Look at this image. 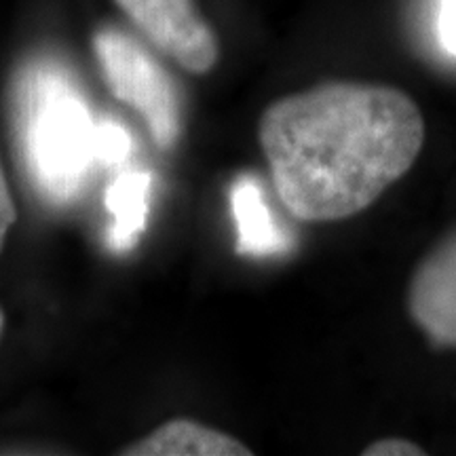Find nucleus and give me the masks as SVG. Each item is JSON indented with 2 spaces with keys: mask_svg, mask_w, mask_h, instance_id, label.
Returning a JSON list of instances; mask_svg holds the SVG:
<instances>
[{
  "mask_svg": "<svg viewBox=\"0 0 456 456\" xmlns=\"http://www.w3.org/2000/svg\"><path fill=\"white\" fill-rule=\"evenodd\" d=\"M123 456H249L252 450L231 433L192 419H171L148 436L131 442Z\"/></svg>",
  "mask_w": 456,
  "mask_h": 456,
  "instance_id": "nucleus-6",
  "label": "nucleus"
},
{
  "mask_svg": "<svg viewBox=\"0 0 456 456\" xmlns=\"http://www.w3.org/2000/svg\"><path fill=\"white\" fill-rule=\"evenodd\" d=\"M258 142L283 208L323 224L366 212L412 169L425 118L391 85L328 81L266 106Z\"/></svg>",
  "mask_w": 456,
  "mask_h": 456,
  "instance_id": "nucleus-1",
  "label": "nucleus"
},
{
  "mask_svg": "<svg viewBox=\"0 0 456 456\" xmlns=\"http://www.w3.org/2000/svg\"><path fill=\"white\" fill-rule=\"evenodd\" d=\"M20 129L28 174L49 201L81 191L95 159V121L64 72L49 64L21 78Z\"/></svg>",
  "mask_w": 456,
  "mask_h": 456,
  "instance_id": "nucleus-2",
  "label": "nucleus"
},
{
  "mask_svg": "<svg viewBox=\"0 0 456 456\" xmlns=\"http://www.w3.org/2000/svg\"><path fill=\"white\" fill-rule=\"evenodd\" d=\"M131 152V135L118 121L106 118L95 125V159L106 167H117L127 161Z\"/></svg>",
  "mask_w": 456,
  "mask_h": 456,
  "instance_id": "nucleus-9",
  "label": "nucleus"
},
{
  "mask_svg": "<svg viewBox=\"0 0 456 456\" xmlns=\"http://www.w3.org/2000/svg\"><path fill=\"white\" fill-rule=\"evenodd\" d=\"M94 51L110 94L140 114L157 148L171 151L182 135V108L169 74L140 43L114 28L98 30Z\"/></svg>",
  "mask_w": 456,
  "mask_h": 456,
  "instance_id": "nucleus-3",
  "label": "nucleus"
},
{
  "mask_svg": "<svg viewBox=\"0 0 456 456\" xmlns=\"http://www.w3.org/2000/svg\"><path fill=\"white\" fill-rule=\"evenodd\" d=\"M159 51L186 72L208 74L220 57L218 37L192 0H114Z\"/></svg>",
  "mask_w": 456,
  "mask_h": 456,
  "instance_id": "nucleus-4",
  "label": "nucleus"
},
{
  "mask_svg": "<svg viewBox=\"0 0 456 456\" xmlns=\"http://www.w3.org/2000/svg\"><path fill=\"white\" fill-rule=\"evenodd\" d=\"M3 328H4V313L0 309V334H3Z\"/></svg>",
  "mask_w": 456,
  "mask_h": 456,
  "instance_id": "nucleus-13",
  "label": "nucleus"
},
{
  "mask_svg": "<svg viewBox=\"0 0 456 456\" xmlns=\"http://www.w3.org/2000/svg\"><path fill=\"white\" fill-rule=\"evenodd\" d=\"M363 456H425L427 450L420 444L403 440V437H383L368 444L362 450Z\"/></svg>",
  "mask_w": 456,
  "mask_h": 456,
  "instance_id": "nucleus-10",
  "label": "nucleus"
},
{
  "mask_svg": "<svg viewBox=\"0 0 456 456\" xmlns=\"http://www.w3.org/2000/svg\"><path fill=\"white\" fill-rule=\"evenodd\" d=\"M437 37L450 55H456V0H440L437 13Z\"/></svg>",
  "mask_w": 456,
  "mask_h": 456,
  "instance_id": "nucleus-11",
  "label": "nucleus"
},
{
  "mask_svg": "<svg viewBox=\"0 0 456 456\" xmlns=\"http://www.w3.org/2000/svg\"><path fill=\"white\" fill-rule=\"evenodd\" d=\"M17 220V209L13 203V197H11L7 178H4V169L0 165V252H3L4 241H7V235L11 226L15 224Z\"/></svg>",
  "mask_w": 456,
  "mask_h": 456,
  "instance_id": "nucleus-12",
  "label": "nucleus"
},
{
  "mask_svg": "<svg viewBox=\"0 0 456 456\" xmlns=\"http://www.w3.org/2000/svg\"><path fill=\"white\" fill-rule=\"evenodd\" d=\"M406 305L414 326L436 349H456V228L419 262Z\"/></svg>",
  "mask_w": 456,
  "mask_h": 456,
  "instance_id": "nucleus-5",
  "label": "nucleus"
},
{
  "mask_svg": "<svg viewBox=\"0 0 456 456\" xmlns=\"http://www.w3.org/2000/svg\"><path fill=\"white\" fill-rule=\"evenodd\" d=\"M231 208L237 224V252L254 258H265L288 248L285 235L279 231L262 195L256 175L243 174L231 186Z\"/></svg>",
  "mask_w": 456,
  "mask_h": 456,
  "instance_id": "nucleus-7",
  "label": "nucleus"
},
{
  "mask_svg": "<svg viewBox=\"0 0 456 456\" xmlns=\"http://www.w3.org/2000/svg\"><path fill=\"white\" fill-rule=\"evenodd\" d=\"M152 175L148 171H125L106 191V209L110 214L108 245L117 254L135 248L148 222Z\"/></svg>",
  "mask_w": 456,
  "mask_h": 456,
  "instance_id": "nucleus-8",
  "label": "nucleus"
}]
</instances>
